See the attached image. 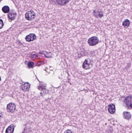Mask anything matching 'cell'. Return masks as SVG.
Returning a JSON list of instances; mask_svg holds the SVG:
<instances>
[{
  "label": "cell",
  "instance_id": "cell-1",
  "mask_svg": "<svg viewBox=\"0 0 132 133\" xmlns=\"http://www.w3.org/2000/svg\"><path fill=\"white\" fill-rule=\"evenodd\" d=\"M124 103L128 109H132V96L126 97L124 100Z\"/></svg>",
  "mask_w": 132,
  "mask_h": 133
},
{
  "label": "cell",
  "instance_id": "cell-2",
  "mask_svg": "<svg viewBox=\"0 0 132 133\" xmlns=\"http://www.w3.org/2000/svg\"><path fill=\"white\" fill-rule=\"evenodd\" d=\"M36 14L33 11H30L26 12L25 14V18L27 20L30 21L35 18Z\"/></svg>",
  "mask_w": 132,
  "mask_h": 133
},
{
  "label": "cell",
  "instance_id": "cell-3",
  "mask_svg": "<svg viewBox=\"0 0 132 133\" xmlns=\"http://www.w3.org/2000/svg\"><path fill=\"white\" fill-rule=\"evenodd\" d=\"M98 39L96 37L93 36L89 39L88 43L91 46H94L98 43Z\"/></svg>",
  "mask_w": 132,
  "mask_h": 133
},
{
  "label": "cell",
  "instance_id": "cell-4",
  "mask_svg": "<svg viewBox=\"0 0 132 133\" xmlns=\"http://www.w3.org/2000/svg\"><path fill=\"white\" fill-rule=\"evenodd\" d=\"M91 66H92V62L89 59L86 60L83 65V69L85 70H88L91 69Z\"/></svg>",
  "mask_w": 132,
  "mask_h": 133
},
{
  "label": "cell",
  "instance_id": "cell-5",
  "mask_svg": "<svg viewBox=\"0 0 132 133\" xmlns=\"http://www.w3.org/2000/svg\"><path fill=\"white\" fill-rule=\"evenodd\" d=\"M16 106L14 103H10L8 104L7 106V111L11 113H14L16 111Z\"/></svg>",
  "mask_w": 132,
  "mask_h": 133
},
{
  "label": "cell",
  "instance_id": "cell-6",
  "mask_svg": "<svg viewBox=\"0 0 132 133\" xmlns=\"http://www.w3.org/2000/svg\"><path fill=\"white\" fill-rule=\"evenodd\" d=\"M16 15L17 14H16V12L14 11V10L12 9L7 14V16H8V18L10 20L12 21V20H14L15 19V18L16 17Z\"/></svg>",
  "mask_w": 132,
  "mask_h": 133
},
{
  "label": "cell",
  "instance_id": "cell-7",
  "mask_svg": "<svg viewBox=\"0 0 132 133\" xmlns=\"http://www.w3.org/2000/svg\"><path fill=\"white\" fill-rule=\"evenodd\" d=\"M36 36L33 33H31L27 35L25 38V40L28 42H30L36 40Z\"/></svg>",
  "mask_w": 132,
  "mask_h": 133
},
{
  "label": "cell",
  "instance_id": "cell-8",
  "mask_svg": "<svg viewBox=\"0 0 132 133\" xmlns=\"http://www.w3.org/2000/svg\"><path fill=\"white\" fill-rule=\"evenodd\" d=\"M108 111L109 113L111 114H114L116 111L115 106L113 104H110L108 107Z\"/></svg>",
  "mask_w": 132,
  "mask_h": 133
},
{
  "label": "cell",
  "instance_id": "cell-9",
  "mask_svg": "<svg viewBox=\"0 0 132 133\" xmlns=\"http://www.w3.org/2000/svg\"><path fill=\"white\" fill-rule=\"evenodd\" d=\"M56 4L60 6H65L69 2V0H55Z\"/></svg>",
  "mask_w": 132,
  "mask_h": 133
},
{
  "label": "cell",
  "instance_id": "cell-10",
  "mask_svg": "<svg viewBox=\"0 0 132 133\" xmlns=\"http://www.w3.org/2000/svg\"><path fill=\"white\" fill-rule=\"evenodd\" d=\"M14 126L13 124L9 126L6 130V133H13L14 130Z\"/></svg>",
  "mask_w": 132,
  "mask_h": 133
},
{
  "label": "cell",
  "instance_id": "cell-11",
  "mask_svg": "<svg viewBox=\"0 0 132 133\" xmlns=\"http://www.w3.org/2000/svg\"><path fill=\"white\" fill-rule=\"evenodd\" d=\"M30 86V85L29 83H25L22 85L21 87H22V90H24V91L26 92V91L29 90Z\"/></svg>",
  "mask_w": 132,
  "mask_h": 133
},
{
  "label": "cell",
  "instance_id": "cell-12",
  "mask_svg": "<svg viewBox=\"0 0 132 133\" xmlns=\"http://www.w3.org/2000/svg\"><path fill=\"white\" fill-rule=\"evenodd\" d=\"M94 16L97 18H101L103 16V14L101 11L98 10H95L93 13Z\"/></svg>",
  "mask_w": 132,
  "mask_h": 133
},
{
  "label": "cell",
  "instance_id": "cell-13",
  "mask_svg": "<svg viewBox=\"0 0 132 133\" xmlns=\"http://www.w3.org/2000/svg\"><path fill=\"white\" fill-rule=\"evenodd\" d=\"M131 114L129 112H125L123 114V118L127 120H129L131 118Z\"/></svg>",
  "mask_w": 132,
  "mask_h": 133
},
{
  "label": "cell",
  "instance_id": "cell-14",
  "mask_svg": "<svg viewBox=\"0 0 132 133\" xmlns=\"http://www.w3.org/2000/svg\"><path fill=\"white\" fill-rule=\"evenodd\" d=\"M130 24V21L127 19L125 20L122 22V26L125 28H128Z\"/></svg>",
  "mask_w": 132,
  "mask_h": 133
},
{
  "label": "cell",
  "instance_id": "cell-15",
  "mask_svg": "<svg viewBox=\"0 0 132 133\" xmlns=\"http://www.w3.org/2000/svg\"><path fill=\"white\" fill-rule=\"evenodd\" d=\"M2 11L4 13H7L10 12V9L9 6H4L2 8Z\"/></svg>",
  "mask_w": 132,
  "mask_h": 133
},
{
  "label": "cell",
  "instance_id": "cell-16",
  "mask_svg": "<svg viewBox=\"0 0 132 133\" xmlns=\"http://www.w3.org/2000/svg\"><path fill=\"white\" fill-rule=\"evenodd\" d=\"M34 66V63L32 62H29L28 64V66L29 68H32Z\"/></svg>",
  "mask_w": 132,
  "mask_h": 133
},
{
  "label": "cell",
  "instance_id": "cell-17",
  "mask_svg": "<svg viewBox=\"0 0 132 133\" xmlns=\"http://www.w3.org/2000/svg\"><path fill=\"white\" fill-rule=\"evenodd\" d=\"M64 133H72V132L70 130H67L65 131Z\"/></svg>",
  "mask_w": 132,
  "mask_h": 133
},
{
  "label": "cell",
  "instance_id": "cell-18",
  "mask_svg": "<svg viewBox=\"0 0 132 133\" xmlns=\"http://www.w3.org/2000/svg\"><path fill=\"white\" fill-rule=\"evenodd\" d=\"M3 25H4V24H3V21H2V20H1V25H0V28H2L3 27Z\"/></svg>",
  "mask_w": 132,
  "mask_h": 133
}]
</instances>
